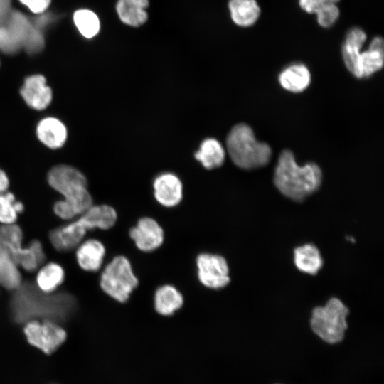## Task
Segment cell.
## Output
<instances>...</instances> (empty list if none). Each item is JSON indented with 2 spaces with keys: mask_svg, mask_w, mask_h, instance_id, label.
Returning <instances> with one entry per match:
<instances>
[{
  "mask_svg": "<svg viewBox=\"0 0 384 384\" xmlns=\"http://www.w3.org/2000/svg\"><path fill=\"white\" fill-rule=\"evenodd\" d=\"M226 147L235 165L243 169L265 166L272 156L270 146L257 142L250 127L243 123L231 129L227 136Z\"/></svg>",
  "mask_w": 384,
  "mask_h": 384,
  "instance_id": "obj_5",
  "label": "cell"
},
{
  "mask_svg": "<svg viewBox=\"0 0 384 384\" xmlns=\"http://www.w3.org/2000/svg\"><path fill=\"white\" fill-rule=\"evenodd\" d=\"M323 4L324 0H299L301 9L309 14H314Z\"/></svg>",
  "mask_w": 384,
  "mask_h": 384,
  "instance_id": "obj_30",
  "label": "cell"
},
{
  "mask_svg": "<svg viewBox=\"0 0 384 384\" xmlns=\"http://www.w3.org/2000/svg\"><path fill=\"white\" fill-rule=\"evenodd\" d=\"M74 23L80 33L87 38L96 36L100 23L97 16L90 10L79 9L74 13Z\"/></svg>",
  "mask_w": 384,
  "mask_h": 384,
  "instance_id": "obj_25",
  "label": "cell"
},
{
  "mask_svg": "<svg viewBox=\"0 0 384 384\" xmlns=\"http://www.w3.org/2000/svg\"><path fill=\"white\" fill-rule=\"evenodd\" d=\"M349 313L347 306L338 298H331L323 306L314 308L310 325L312 331L324 341L334 344L345 336Z\"/></svg>",
  "mask_w": 384,
  "mask_h": 384,
  "instance_id": "obj_7",
  "label": "cell"
},
{
  "mask_svg": "<svg viewBox=\"0 0 384 384\" xmlns=\"http://www.w3.org/2000/svg\"><path fill=\"white\" fill-rule=\"evenodd\" d=\"M321 180L322 173L317 164L308 163L300 166L290 150L282 151L275 168L274 183L284 196L298 202L304 201L319 189Z\"/></svg>",
  "mask_w": 384,
  "mask_h": 384,
  "instance_id": "obj_2",
  "label": "cell"
},
{
  "mask_svg": "<svg viewBox=\"0 0 384 384\" xmlns=\"http://www.w3.org/2000/svg\"><path fill=\"white\" fill-rule=\"evenodd\" d=\"M36 134L39 142L50 149H58L64 146L68 139V129L60 119L48 116L38 121Z\"/></svg>",
  "mask_w": 384,
  "mask_h": 384,
  "instance_id": "obj_15",
  "label": "cell"
},
{
  "mask_svg": "<svg viewBox=\"0 0 384 384\" xmlns=\"http://www.w3.org/2000/svg\"><path fill=\"white\" fill-rule=\"evenodd\" d=\"M183 294L174 286L164 284L156 289L154 295L156 311L164 316L173 315L183 305Z\"/></svg>",
  "mask_w": 384,
  "mask_h": 384,
  "instance_id": "obj_20",
  "label": "cell"
},
{
  "mask_svg": "<svg viewBox=\"0 0 384 384\" xmlns=\"http://www.w3.org/2000/svg\"><path fill=\"white\" fill-rule=\"evenodd\" d=\"M294 260L299 270L312 275L317 274L323 266L320 252L313 244H306L295 248Z\"/></svg>",
  "mask_w": 384,
  "mask_h": 384,
  "instance_id": "obj_23",
  "label": "cell"
},
{
  "mask_svg": "<svg viewBox=\"0 0 384 384\" xmlns=\"http://www.w3.org/2000/svg\"><path fill=\"white\" fill-rule=\"evenodd\" d=\"M340 0H324V3L337 4Z\"/></svg>",
  "mask_w": 384,
  "mask_h": 384,
  "instance_id": "obj_32",
  "label": "cell"
},
{
  "mask_svg": "<svg viewBox=\"0 0 384 384\" xmlns=\"http://www.w3.org/2000/svg\"><path fill=\"white\" fill-rule=\"evenodd\" d=\"M130 238L138 250L151 252L161 246L164 240V232L159 223L149 217L140 218L129 233Z\"/></svg>",
  "mask_w": 384,
  "mask_h": 384,
  "instance_id": "obj_11",
  "label": "cell"
},
{
  "mask_svg": "<svg viewBox=\"0 0 384 384\" xmlns=\"http://www.w3.org/2000/svg\"><path fill=\"white\" fill-rule=\"evenodd\" d=\"M367 40L366 33L361 28H351L346 33L341 48L342 58L348 71L355 75L357 62Z\"/></svg>",
  "mask_w": 384,
  "mask_h": 384,
  "instance_id": "obj_18",
  "label": "cell"
},
{
  "mask_svg": "<svg viewBox=\"0 0 384 384\" xmlns=\"http://www.w3.org/2000/svg\"><path fill=\"white\" fill-rule=\"evenodd\" d=\"M117 214L110 206L92 205L75 221L53 229L49 234L52 245L58 251H69L82 242L87 230H108L117 222Z\"/></svg>",
  "mask_w": 384,
  "mask_h": 384,
  "instance_id": "obj_3",
  "label": "cell"
},
{
  "mask_svg": "<svg viewBox=\"0 0 384 384\" xmlns=\"http://www.w3.org/2000/svg\"><path fill=\"white\" fill-rule=\"evenodd\" d=\"M34 14L43 12L49 6L50 0H19Z\"/></svg>",
  "mask_w": 384,
  "mask_h": 384,
  "instance_id": "obj_29",
  "label": "cell"
},
{
  "mask_svg": "<svg viewBox=\"0 0 384 384\" xmlns=\"http://www.w3.org/2000/svg\"><path fill=\"white\" fill-rule=\"evenodd\" d=\"M280 85L292 92H301L311 83V73L303 63H292L283 69L279 75Z\"/></svg>",
  "mask_w": 384,
  "mask_h": 384,
  "instance_id": "obj_19",
  "label": "cell"
},
{
  "mask_svg": "<svg viewBox=\"0 0 384 384\" xmlns=\"http://www.w3.org/2000/svg\"><path fill=\"white\" fill-rule=\"evenodd\" d=\"M153 188L155 199L164 207H174L182 200V183L173 173L164 172L157 176L154 180Z\"/></svg>",
  "mask_w": 384,
  "mask_h": 384,
  "instance_id": "obj_13",
  "label": "cell"
},
{
  "mask_svg": "<svg viewBox=\"0 0 384 384\" xmlns=\"http://www.w3.org/2000/svg\"><path fill=\"white\" fill-rule=\"evenodd\" d=\"M105 254V247L100 240L89 239L79 244L75 256L81 269L94 272L101 268Z\"/></svg>",
  "mask_w": 384,
  "mask_h": 384,
  "instance_id": "obj_16",
  "label": "cell"
},
{
  "mask_svg": "<svg viewBox=\"0 0 384 384\" xmlns=\"http://www.w3.org/2000/svg\"><path fill=\"white\" fill-rule=\"evenodd\" d=\"M23 232L16 225H2L0 227V254L18 267L28 272H34L44 262L46 255L38 240H33L27 247H23Z\"/></svg>",
  "mask_w": 384,
  "mask_h": 384,
  "instance_id": "obj_6",
  "label": "cell"
},
{
  "mask_svg": "<svg viewBox=\"0 0 384 384\" xmlns=\"http://www.w3.org/2000/svg\"><path fill=\"white\" fill-rule=\"evenodd\" d=\"M228 6L233 22L239 27H251L260 17L261 8L257 0H229Z\"/></svg>",
  "mask_w": 384,
  "mask_h": 384,
  "instance_id": "obj_17",
  "label": "cell"
},
{
  "mask_svg": "<svg viewBox=\"0 0 384 384\" xmlns=\"http://www.w3.org/2000/svg\"><path fill=\"white\" fill-rule=\"evenodd\" d=\"M23 332L27 341L49 355L65 342L67 334L58 322L48 319H33L25 323Z\"/></svg>",
  "mask_w": 384,
  "mask_h": 384,
  "instance_id": "obj_9",
  "label": "cell"
},
{
  "mask_svg": "<svg viewBox=\"0 0 384 384\" xmlns=\"http://www.w3.org/2000/svg\"><path fill=\"white\" fill-rule=\"evenodd\" d=\"M65 271L56 262H49L39 269L36 277V286L41 292L53 293L63 282Z\"/></svg>",
  "mask_w": 384,
  "mask_h": 384,
  "instance_id": "obj_24",
  "label": "cell"
},
{
  "mask_svg": "<svg viewBox=\"0 0 384 384\" xmlns=\"http://www.w3.org/2000/svg\"><path fill=\"white\" fill-rule=\"evenodd\" d=\"M10 306L13 317L18 323L33 319L58 323L70 315L75 307V300L68 293H44L33 284L26 282L15 289Z\"/></svg>",
  "mask_w": 384,
  "mask_h": 384,
  "instance_id": "obj_1",
  "label": "cell"
},
{
  "mask_svg": "<svg viewBox=\"0 0 384 384\" xmlns=\"http://www.w3.org/2000/svg\"><path fill=\"white\" fill-rule=\"evenodd\" d=\"M384 62V41L381 36H375L367 50L361 51L357 62L354 76L367 78L382 69Z\"/></svg>",
  "mask_w": 384,
  "mask_h": 384,
  "instance_id": "obj_14",
  "label": "cell"
},
{
  "mask_svg": "<svg viewBox=\"0 0 384 384\" xmlns=\"http://www.w3.org/2000/svg\"><path fill=\"white\" fill-rule=\"evenodd\" d=\"M195 158L206 169L218 168L225 161V151L221 143L214 138H207L200 144Z\"/></svg>",
  "mask_w": 384,
  "mask_h": 384,
  "instance_id": "obj_22",
  "label": "cell"
},
{
  "mask_svg": "<svg viewBox=\"0 0 384 384\" xmlns=\"http://www.w3.org/2000/svg\"><path fill=\"white\" fill-rule=\"evenodd\" d=\"M16 201L14 195L6 191L0 193V223L2 225L14 224L17 220Z\"/></svg>",
  "mask_w": 384,
  "mask_h": 384,
  "instance_id": "obj_27",
  "label": "cell"
},
{
  "mask_svg": "<svg viewBox=\"0 0 384 384\" xmlns=\"http://www.w3.org/2000/svg\"><path fill=\"white\" fill-rule=\"evenodd\" d=\"M9 179L6 172L0 168V193L7 191Z\"/></svg>",
  "mask_w": 384,
  "mask_h": 384,
  "instance_id": "obj_31",
  "label": "cell"
},
{
  "mask_svg": "<svg viewBox=\"0 0 384 384\" xmlns=\"http://www.w3.org/2000/svg\"><path fill=\"white\" fill-rule=\"evenodd\" d=\"M18 266L0 254V286L9 290L16 289L22 283Z\"/></svg>",
  "mask_w": 384,
  "mask_h": 384,
  "instance_id": "obj_26",
  "label": "cell"
},
{
  "mask_svg": "<svg viewBox=\"0 0 384 384\" xmlns=\"http://www.w3.org/2000/svg\"><path fill=\"white\" fill-rule=\"evenodd\" d=\"M196 263L198 279L204 287L219 289L229 284V267L223 256L203 252L197 256Z\"/></svg>",
  "mask_w": 384,
  "mask_h": 384,
  "instance_id": "obj_10",
  "label": "cell"
},
{
  "mask_svg": "<svg viewBox=\"0 0 384 384\" xmlns=\"http://www.w3.org/2000/svg\"><path fill=\"white\" fill-rule=\"evenodd\" d=\"M20 95L30 108L37 111L46 109L53 100V91L46 84V78L40 74L25 78L20 88Z\"/></svg>",
  "mask_w": 384,
  "mask_h": 384,
  "instance_id": "obj_12",
  "label": "cell"
},
{
  "mask_svg": "<svg viewBox=\"0 0 384 384\" xmlns=\"http://www.w3.org/2000/svg\"><path fill=\"white\" fill-rule=\"evenodd\" d=\"M317 23L323 28L332 27L340 16V10L337 4H323L314 14Z\"/></svg>",
  "mask_w": 384,
  "mask_h": 384,
  "instance_id": "obj_28",
  "label": "cell"
},
{
  "mask_svg": "<svg viewBox=\"0 0 384 384\" xmlns=\"http://www.w3.org/2000/svg\"><path fill=\"white\" fill-rule=\"evenodd\" d=\"M48 183L60 193L63 205L75 218L92 205V198L85 175L76 168L66 164L53 166L48 173Z\"/></svg>",
  "mask_w": 384,
  "mask_h": 384,
  "instance_id": "obj_4",
  "label": "cell"
},
{
  "mask_svg": "<svg viewBox=\"0 0 384 384\" xmlns=\"http://www.w3.org/2000/svg\"><path fill=\"white\" fill-rule=\"evenodd\" d=\"M149 5V0H118L116 11L123 23L132 27H139L148 19L146 9Z\"/></svg>",
  "mask_w": 384,
  "mask_h": 384,
  "instance_id": "obj_21",
  "label": "cell"
},
{
  "mask_svg": "<svg viewBox=\"0 0 384 384\" xmlns=\"http://www.w3.org/2000/svg\"><path fill=\"white\" fill-rule=\"evenodd\" d=\"M132 264L124 255H117L107 264L100 279L102 290L117 302H127L138 286Z\"/></svg>",
  "mask_w": 384,
  "mask_h": 384,
  "instance_id": "obj_8",
  "label": "cell"
}]
</instances>
